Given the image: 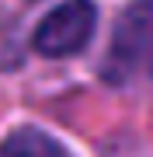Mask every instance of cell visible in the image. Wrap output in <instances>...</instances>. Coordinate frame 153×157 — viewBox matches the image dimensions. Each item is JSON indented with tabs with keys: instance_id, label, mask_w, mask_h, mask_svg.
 Wrapping results in <instances>:
<instances>
[{
	"instance_id": "obj_1",
	"label": "cell",
	"mask_w": 153,
	"mask_h": 157,
	"mask_svg": "<svg viewBox=\"0 0 153 157\" xmlns=\"http://www.w3.org/2000/svg\"><path fill=\"white\" fill-rule=\"evenodd\" d=\"M104 73L108 80H129L136 73L153 77V0H136L122 11L111 32Z\"/></svg>"
},
{
	"instance_id": "obj_2",
	"label": "cell",
	"mask_w": 153,
	"mask_h": 157,
	"mask_svg": "<svg viewBox=\"0 0 153 157\" xmlns=\"http://www.w3.org/2000/svg\"><path fill=\"white\" fill-rule=\"evenodd\" d=\"M94 35V7L91 0H66L56 11L42 17V25L35 28V49L42 56H73L80 52Z\"/></svg>"
},
{
	"instance_id": "obj_3",
	"label": "cell",
	"mask_w": 153,
	"mask_h": 157,
	"mask_svg": "<svg viewBox=\"0 0 153 157\" xmlns=\"http://www.w3.org/2000/svg\"><path fill=\"white\" fill-rule=\"evenodd\" d=\"M0 157H66V154L49 133L24 126V129H14L0 143Z\"/></svg>"
}]
</instances>
